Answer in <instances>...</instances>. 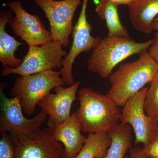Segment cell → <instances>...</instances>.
I'll return each instance as SVG.
<instances>
[{"label":"cell","mask_w":158,"mask_h":158,"mask_svg":"<svg viewBox=\"0 0 158 158\" xmlns=\"http://www.w3.org/2000/svg\"><path fill=\"white\" fill-rule=\"evenodd\" d=\"M158 69V64L148 51L134 62L122 64L109 77L111 87L106 95L118 107L151 84Z\"/></svg>","instance_id":"6da1fadb"},{"label":"cell","mask_w":158,"mask_h":158,"mask_svg":"<svg viewBox=\"0 0 158 158\" xmlns=\"http://www.w3.org/2000/svg\"><path fill=\"white\" fill-rule=\"evenodd\" d=\"M78 95L80 107L76 112L81 132L109 131L119 123L122 110L106 94L84 88Z\"/></svg>","instance_id":"7a4b0ae2"},{"label":"cell","mask_w":158,"mask_h":158,"mask_svg":"<svg viewBox=\"0 0 158 158\" xmlns=\"http://www.w3.org/2000/svg\"><path fill=\"white\" fill-rule=\"evenodd\" d=\"M153 39L138 42L129 37H107L100 39L87 60L88 70L102 79L109 77L114 68L128 57L148 50Z\"/></svg>","instance_id":"3957f363"},{"label":"cell","mask_w":158,"mask_h":158,"mask_svg":"<svg viewBox=\"0 0 158 158\" xmlns=\"http://www.w3.org/2000/svg\"><path fill=\"white\" fill-rule=\"evenodd\" d=\"M0 131L9 133L13 143L24 138L34 139L41 132L42 125L47 118L44 110L32 118H26L23 115L20 102L17 97L8 98L1 92Z\"/></svg>","instance_id":"277c9868"},{"label":"cell","mask_w":158,"mask_h":158,"mask_svg":"<svg viewBox=\"0 0 158 158\" xmlns=\"http://www.w3.org/2000/svg\"><path fill=\"white\" fill-rule=\"evenodd\" d=\"M64 85L60 71H45L17 77L11 94L19 100L24 113L31 116L35 113L38 102L51 93V90Z\"/></svg>","instance_id":"5b68a950"},{"label":"cell","mask_w":158,"mask_h":158,"mask_svg":"<svg viewBox=\"0 0 158 158\" xmlns=\"http://www.w3.org/2000/svg\"><path fill=\"white\" fill-rule=\"evenodd\" d=\"M62 47V44L57 40H52L41 45L29 47L27 53L21 65L16 68L3 67L2 75L7 76L11 74H17L25 77L53 70V69L61 68L62 61L68 54Z\"/></svg>","instance_id":"8992f818"},{"label":"cell","mask_w":158,"mask_h":158,"mask_svg":"<svg viewBox=\"0 0 158 158\" xmlns=\"http://www.w3.org/2000/svg\"><path fill=\"white\" fill-rule=\"evenodd\" d=\"M148 87H144L130 98L121 110L119 122L133 127L135 144L148 146L158 134V123L148 116L144 110V102Z\"/></svg>","instance_id":"52a82bcc"},{"label":"cell","mask_w":158,"mask_h":158,"mask_svg":"<svg viewBox=\"0 0 158 158\" xmlns=\"http://www.w3.org/2000/svg\"><path fill=\"white\" fill-rule=\"evenodd\" d=\"M82 0H34L48 20L53 40H57L66 47L72 33L75 12Z\"/></svg>","instance_id":"ba28073f"},{"label":"cell","mask_w":158,"mask_h":158,"mask_svg":"<svg viewBox=\"0 0 158 158\" xmlns=\"http://www.w3.org/2000/svg\"><path fill=\"white\" fill-rule=\"evenodd\" d=\"M88 0H83L81 10L77 21L72 33L73 43L69 52L62 61L60 71L61 77L65 85L70 86L75 84L72 74L73 65L79 55L93 49L101 38L91 35L92 27L87 20L86 11Z\"/></svg>","instance_id":"9c48e42d"},{"label":"cell","mask_w":158,"mask_h":158,"mask_svg":"<svg viewBox=\"0 0 158 158\" xmlns=\"http://www.w3.org/2000/svg\"><path fill=\"white\" fill-rule=\"evenodd\" d=\"M8 6L15 15L9 23L11 30L16 36L27 44L29 47L52 41L50 31L47 30L37 15H31L25 10L20 1H11Z\"/></svg>","instance_id":"30bf717a"},{"label":"cell","mask_w":158,"mask_h":158,"mask_svg":"<svg viewBox=\"0 0 158 158\" xmlns=\"http://www.w3.org/2000/svg\"><path fill=\"white\" fill-rule=\"evenodd\" d=\"M15 144V158H66L64 147L48 127L42 129L37 138H23Z\"/></svg>","instance_id":"8fae6325"},{"label":"cell","mask_w":158,"mask_h":158,"mask_svg":"<svg viewBox=\"0 0 158 158\" xmlns=\"http://www.w3.org/2000/svg\"><path fill=\"white\" fill-rule=\"evenodd\" d=\"M80 84L78 81L68 88L57 87L54 89L56 93H50L38 102L37 105L49 116L48 127L53 130L70 117L71 108L77 99V91Z\"/></svg>","instance_id":"7c38bea8"},{"label":"cell","mask_w":158,"mask_h":158,"mask_svg":"<svg viewBox=\"0 0 158 158\" xmlns=\"http://www.w3.org/2000/svg\"><path fill=\"white\" fill-rule=\"evenodd\" d=\"M77 112L53 130L54 138L63 144L66 158H75L81 151L88 137L81 133Z\"/></svg>","instance_id":"4fadbf2b"},{"label":"cell","mask_w":158,"mask_h":158,"mask_svg":"<svg viewBox=\"0 0 158 158\" xmlns=\"http://www.w3.org/2000/svg\"><path fill=\"white\" fill-rule=\"evenodd\" d=\"M13 19L11 11L2 10L0 12V61L3 67L16 68L22 63L23 59L16 58L15 53L19 47L24 44L17 41L6 32V24L9 23Z\"/></svg>","instance_id":"5bb4252c"},{"label":"cell","mask_w":158,"mask_h":158,"mask_svg":"<svg viewBox=\"0 0 158 158\" xmlns=\"http://www.w3.org/2000/svg\"><path fill=\"white\" fill-rule=\"evenodd\" d=\"M131 22L136 31L146 34L153 31L152 25L158 15V0H139L128 7Z\"/></svg>","instance_id":"9a60e30c"},{"label":"cell","mask_w":158,"mask_h":158,"mask_svg":"<svg viewBox=\"0 0 158 158\" xmlns=\"http://www.w3.org/2000/svg\"><path fill=\"white\" fill-rule=\"evenodd\" d=\"M109 131L111 144L102 158H124L128 151L132 148L131 126L120 123Z\"/></svg>","instance_id":"2e32d148"},{"label":"cell","mask_w":158,"mask_h":158,"mask_svg":"<svg viewBox=\"0 0 158 158\" xmlns=\"http://www.w3.org/2000/svg\"><path fill=\"white\" fill-rule=\"evenodd\" d=\"M118 7L111 0H100L95 11L100 18L106 21L109 31L108 37H129L127 30L119 19Z\"/></svg>","instance_id":"e0dca14e"},{"label":"cell","mask_w":158,"mask_h":158,"mask_svg":"<svg viewBox=\"0 0 158 158\" xmlns=\"http://www.w3.org/2000/svg\"><path fill=\"white\" fill-rule=\"evenodd\" d=\"M111 143L109 131L88 134L81 151L75 158H102Z\"/></svg>","instance_id":"ac0fdd59"},{"label":"cell","mask_w":158,"mask_h":158,"mask_svg":"<svg viewBox=\"0 0 158 158\" xmlns=\"http://www.w3.org/2000/svg\"><path fill=\"white\" fill-rule=\"evenodd\" d=\"M144 110L148 116L158 123V69L148 89Z\"/></svg>","instance_id":"d6986e66"},{"label":"cell","mask_w":158,"mask_h":158,"mask_svg":"<svg viewBox=\"0 0 158 158\" xmlns=\"http://www.w3.org/2000/svg\"><path fill=\"white\" fill-rule=\"evenodd\" d=\"M12 138L6 134L2 133L0 140V158H15V147Z\"/></svg>","instance_id":"ffe728a7"},{"label":"cell","mask_w":158,"mask_h":158,"mask_svg":"<svg viewBox=\"0 0 158 158\" xmlns=\"http://www.w3.org/2000/svg\"><path fill=\"white\" fill-rule=\"evenodd\" d=\"M141 150L146 158H158V134L148 146Z\"/></svg>","instance_id":"44dd1931"},{"label":"cell","mask_w":158,"mask_h":158,"mask_svg":"<svg viewBox=\"0 0 158 158\" xmlns=\"http://www.w3.org/2000/svg\"><path fill=\"white\" fill-rule=\"evenodd\" d=\"M154 42L148 48V52L153 59L158 64V31L155 33Z\"/></svg>","instance_id":"7402d4cb"},{"label":"cell","mask_w":158,"mask_h":158,"mask_svg":"<svg viewBox=\"0 0 158 158\" xmlns=\"http://www.w3.org/2000/svg\"><path fill=\"white\" fill-rule=\"evenodd\" d=\"M124 158H146L142 152V150L140 147L132 148L130 150L129 157H125Z\"/></svg>","instance_id":"603a6c76"},{"label":"cell","mask_w":158,"mask_h":158,"mask_svg":"<svg viewBox=\"0 0 158 158\" xmlns=\"http://www.w3.org/2000/svg\"><path fill=\"white\" fill-rule=\"evenodd\" d=\"M113 3L119 6L121 5H127L128 6H132L139 0H111Z\"/></svg>","instance_id":"cb8c5ba5"},{"label":"cell","mask_w":158,"mask_h":158,"mask_svg":"<svg viewBox=\"0 0 158 158\" xmlns=\"http://www.w3.org/2000/svg\"><path fill=\"white\" fill-rule=\"evenodd\" d=\"M153 30L158 31V21H154L152 25Z\"/></svg>","instance_id":"d4e9b609"},{"label":"cell","mask_w":158,"mask_h":158,"mask_svg":"<svg viewBox=\"0 0 158 158\" xmlns=\"http://www.w3.org/2000/svg\"><path fill=\"white\" fill-rule=\"evenodd\" d=\"M154 20L155 21H158V16Z\"/></svg>","instance_id":"484cf974"}]
</instances>
